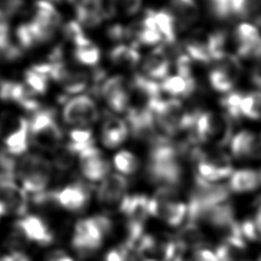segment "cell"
Masks as SVG:
<instances>
[{
    "mask_svg": "<svg viewBox=\"0 0 261 261\" xmlns=\"http://www.w3.org/2000/svg\"><path fill=\"white\" fill-rule=\"evenodd\" d=\"M118 210L126 218V226L144 227L150 215V198L142 194L125 196Z\"/></svg>",
    "mask_w": 261,
    "mask_h": 261,
    "instance_id": "603a6c76",
    "label": "cell"
},
{
    "mask_svg": "<svg viewBox=\"0 0 261 261\" xmlns=\"http://www.w3.org/2000/svg\"><path fill=\"white\" fill-rule=\"evenodd\" d=\"M100 94L107 106L115 112H124L129 107V87L121 75L106 80L100 87Z\"/></svg>",
    "mask_w": 261,
    "mask_h": 261,
    "instance_id": "d6986e66",
    "label": "cell"
},
{
    "mask_svg": "<svg viewBox=\"0 0 261 261\" xmlns=\"http://www.w3.org/2000/svg\"><path fill=\"white\" fill-rule=\"evenodd\" d=\"M170 12L179 29H188L199 20L200 9L195 0H171Z\"/></svg>",
    "mask_w": 261,
    "mask_h": 261,
    "instance_id": "484cf974",
    "label": "cell"
},
{
    "mask_svg": "<svg viewBox=\"0 0 261 261\" xmlns=\"http://www.w3.org/2000/svg\"><path fill=\"white\" fill-rule=\"evenodd\" d=\"M67 1L70 2L71 4H73L74 7H77V6H83V5H87V4H91V3L100 2L102 0H67Z\"/></svg>",
    "mask_w": 261,
    "mask_h": 261,
    "instance_id": "db71d44e",
    "label": "cell"
},
{
    "mask_svg": "<svg viewBox=\"0 0 261 261\" xmlns=\"http://www.w3.org/2000/svg\"><path fill=\"white\" fill-rule=\"evenodd\" d=\"M28 23L36 44H43L54 38L61 24V15L52 2L39 0L35 3L33 18Z\"/></svg>",
    "mask_w": 261,
    "mask_h": 261,
    "instance_id": "30bf717a",
    "label": "cell"
},
{
    "mask_svg": "<svg viewBox=\"0 0 261 261\" xmlns=\"http://www.w3.org/2000/svg\"><path fill=\"white\" fill-rule=\"evenodd\" d=\"M261 186V171L251 168H243L232 172L228 188L234 193H248Z\"/></svg>",
    "mask_w": 261,
    "mask_h": 261,
    "instance_id": "f1b7e54d",
    "label": "cell"
},
{
    "mask_svg": "<svg viewBox=\"0 0 261 261\" xmlns=\"http://www.w3.org/2000/svg\"><path fill=\"white\" fill-rule=\"evenodd\" d=\"M77 22L83 27L94 28L99 25L106 16L102 1L75 7Z\"/></svg>",
    "mask_w": 261,
    "mask_h": 261,
    "instance_id": "1f68e13d",
    "label": "cell"
},
{
    "mask_svg": "<svg viewBox=\"0 0 261 261\" xmlns=\"http://www.w3.org/2000/svg\"><path fill=\"white\" fill-rule=\"evenodd\" d=\"M48 81L49 77L47 75L33 68L28 69L24 73V85L35 94H45L48 89Z\"/></svg>",
    "mask_w": 261,
    "mask_h": 261,
    "instance_id": "ab89813d",
    "label": "cell"
},
{
    "mask_svg": "<svg viewBox=\"0 0 261 261\" xmlns=\"http://www.w3.org/2000/svg\"><path fill=\"white\" fill-rule=\"evenodd\" d=\"M93 133L89 128L77 127L70 130L68 136V142L65 147L70 150L74 155L80 154L84 150L94 146Z\"/></svg>",
    "mask_w": 261,
    "mask_h": 261,
    "instance_id": "e575fe53",
    "label": "cell"
},
{
    "mask_svg": "<svg viewBox=\"0 0 261 261\" xmlns=\"http://www.w3.org/2000/svg\"><path fill=\"white\" fill-rule=\"evenodd\" d=\"M63 135L51 109L35 112L30 121V141L41 151L57 152L61 148Z\"/></svg>",
    "mask_w": 261,
    "mask_h": 261,
    "instance_id": "5b68a950",
    "label": "cell"
},
{
    "mask_svg": "<svg viewBox=\"0 0 261 261\" xmlns=\"http://www.w3.org/2000/svg\"><path fill=\"white\" fill-rule=\"evenodd\" d=\"M108 36L113 41H122L130 37V29H126L121 24H113L108 30Z\"/></svg>",
    "mask_w": 261,
    "mask_h": 261,
    "instance_id": "816d5d0a",
    "label": "cell"
},
{
    "mask_svg": "<svg viewBox=\"0 0 261 261\" xmlns=\"http://www.w3.org/2000/svg\"><path fill=\"white\" fill-rule=\"evenodd\" d=\"M128 188L127 179L119 173H109L97 189L98 202L107 209L119 208Z\"/></svg>",
    "mask_w": 261,
    "mask_h": 261,
    "instance_id": "2e32d148",
    "label": "cell"
},
{
    "mask_svg": "<svg viewBox=\"0 0 261 261\" xmlns=\"http://www.w3.org/2000/svg\"><path fill=\"white\" fill-rule=\"evenodd\" d=\"M191 261H219L215 252L205 247L199 248L192 253Z\"/></svg>",
    "mask_w": 261,
    "mask_h": 261,
    "instance_id": "f907efd6",
    "label": "cell"
},
{
    "mask_svg": "<svg viewBox=\"0 0 261 261\" xmlns=\"http://www.w3.org/2000/svg\"><path fill=\"white\" fill-rule=\"evenodd\" d=\"M16 37H17V41H18L20 48L30 49V48L34 47L35 45H37L34 35L32 33L31 28L28 22L22 23L18 27V29L16 31Z\"/></svg>",
    "mask_w": 261,
    "mask_h": 261,
    "instance_id": "f6af8a7d",
    "label": "cell"
},
{
    "mask_svg": "<svg viewBox=\"0 0 261 261\" xmlns=\"http://www.w3.org/2000/svg\"><path fill=\"white\" fill-rule=\"evenodd\" d=\"M256 261H261V255H260V256L257 258V260H256Z\"/></svg>",
    "mask_w": 261,
    "mask_h": 261,
    "instance_id": "9f6ffc18",
    "label": "cell"
},
{
    "mask_svg": "<svg viewBox=\"0 0 261 261\" xmlns=\"http://www.w3.org/2000/svg\"><path fill=\"white\" fill-rule=\"evenodd\" d=\"M13 261H30V260L24 255L19 254V253H15Z\"/></svg>",
    "mask_w": 261,
    "mask_h": 261,
    "instance_id": "11a10c76",
    "label": "cell"
},
{
    "mask_svg": "<svg viewBox=\"0 0 261 261\" xmlns=\"http://www.w3.org/2000/svg\"><path fill=\"white\" fill-rule=\"evenodd\" d=\"M106 236L95 215L81 219L75 223L71 245L80 254H91L100 249Z\"/></svg>",
    "mask_w": 261,
    "mask_h": 261,
    "instance_id": "7c38bea8",
    "label": "cell"
},
{
    "mask_svg": "<svg viewBox=\"0 0 261 261\" xmlns=\"http://www.w3.org/2000/svg\"><path fill=\"white\" fill-rule=\"evenodd\" d=\"M186 153L182 144H174L170 138L163 137L151 145L146 166V174L150 181L161 187H176L180 184L184 168L180 163Z\"/></svg>",
    "mask_w": 261,
    "mask_h": 261,
    "instance_id": "6da1fadb",
    "label": "cell"
},
{
    "mask_svg": "<svg viewBox=\"0 0 261 261\" xmlns=\"http://www.w3.org/2000/svg\"><path fill=\"white\" fill-rule=\"evenodd\" d=\"M129 133L127 123L110 113H106L100 129V139L103 146L114 149L120 146L127 138Z\"/></svg>",
    "mask_w": 261,
    "mask_h": 261,
    "instance_id": "d4e9b609",
    "label": "cell"
},
{
    "mask_svg": "<svg viewBox=\"0 0 261 261\" xmlns=\"http://www.w3.org/2000/svg\"><path fill=\"white\" fill-rule=\"evenodd\" d=\"M15 176L27 193L46 191L52 177V163L40 154L23 155L15 166Z\"/></svg>",
    "mask_w": 261,
    "mask_h": 261,
    "instance_id": "277c9868",
    "label": "cell"
},
{
    "mask_svg": "<svg viewBox=\"0 0 261 261\" xmlns=\"http://www.w3.org/2000/svg\"><path fill=\"white\" fill-rule=\"evenodd\" d=\"M150 215L170 226H178L188 216V205L178 199L174 187H160L150 198Z\"/></svg>",
    "mask_w": 261,
    "mask_h": 261,
    "instance_id": "ba28073f",
    "label": "cell"
},
{
    "mask_svg": "<svg viewBox=\"0 0 261 261\" xmlns=\"http://www.w3.org/2000/svg\"><path fill=\"white\" fill-rule=\"evenodd\" d=\"M0 204L4 207L6 214L25 215L28 211V195L14 178H0Z\"/></svg>",
    "mask_w": 261,
    "mask_h": 261,
    "instance_id": "ac0fdd59",
    "label": "cell"
},
{
    "mask_svg": "<svg viewBox=\"0 0 261 261\" xmlns=\"http://www.w3.org/2000/svg\"><path fill=\"white\" fill-rule=\"evenodd\" d=\"M73 56L76 59V61L81 64L95 66L100 60L101 53L99 48L90 40L84 45L74 47Z\"/></svg>",
    "mask_w": 261,
    "mask_h": 261,
    "instance_id": "74e56055",
    "label": "cell"
},
{
    "mask_svg": "<svg viewBox=\"0 0 261 261\" xmlns=\"http://www.w3.org/2000/svg\"><path fill=\"white\" fill-rule=\"evenodd\" d=\"M23 6V0H0V12L5 19L15 15Z\"/></svg>",
    "mask_w": 261,
    "mask_h": 261,
    "instance_id": "c3c4849f",
    "label": "cell"
},
{
    "mask_svg": "<svg viewBox=\"0 0 261 261\" xmlns=\"http://www.w3.org/2000/svg\"><path fill=\"white\" fill-rule=\"evenodd\" d=\"M110 61L119 67L134 68L141 60L139 51L134 46L117 45L109 52Z\"/></svg>",
    "mask_w": 261,
    "mask_h": 261,
    "instance_id": "d6a6232c",
    "label": "cell"
},
{
    "mask_svg": "<svg viewBox=\"0 0 261 261\" xmlns=\"http://www.w3.org/2000/svg\"><path fill=\"white\" fill-rule=\"evenodd\" d=\"M243 94L239 92H230L220 100V105L225 110V113L231 118L238 120L241 115L240 111V103Z\"/></svg>",
    "mask_w": 261,
    "mask_h": 261,
    "instance_id": "7bdbcfd3",
    "label": "cell"
},
{
    "mask_svg": "<svg viewBox=\"0 0 261 261\" xmlns=\"http://www.w3.org/2000/svg\"><path fill=\"white\" fill-rule=\"evenodd\" d=\"M238 55L242 58H261V33L258 27L243 22L236 30Z\"/></svg>",
    "mask_w": 261,
    "mask_h": 261,
    "instance_id": "44dd1931",
    "label": "cell"
},
{
    "mask_svg": "<svg viewBox=\"0 0 261 261\" xmlns=\"http://www.w3.org/2000/svg\"><path fill=\"white\" fill-rule=\"evenodd\" d=\"M0 141L13 156L25 153L30 141V121L11 112L0 115Z\"/></svg>",
    "mask_w": 261,
    "mask_h": 261,
    "instance_id": "9c48e42d",
    "label": "cell"
},
{
    "mask_svg": "<svg viewBox=\"0 0 261 261\" xmlns=\"http://www.w3.org/2000/svg\"><path fill=\"white\" fill-rule=\"evenodd\" d=\"M156 124L162 135L174 137L184 130H192L199 111H187L177 99H158L151 105Z\"/></svg>",
    "mask_w": 261,
    "mask_h": 261,
    "instance_id": "7a4b0ae2",
    "label": "cell"
},
{
    "mask_svg": "<svg viewBox=\"0 0 261 261\" xmlns=\"http://www.w3.org/2000/svg\"><path fill=\"white\" fill-rule=\"evenodd\" d=\"M186 50H187L188 56L192 60H195L201 63H209L210 61H212L207 49L206 42H202L198 40L189 41L186 44Z\"/></svg>",
    "mask_w": 261,
    "mask_h": 261,
    "instance_id": "b9f144b4",
    "label": "cell"
},
{
    "mask_svg": "<svg viewBox=\"0 0 261 261\" xmlns=\"http://www.w3.org/2000/svg\"><path fill=\"white\" fill-rule=\"evenodd\" d=\"M230 190L228 186L210 182L195 175L194 187L188 205V218L196 221L199 214L209 207L227 202Z\"/></svg>",
    "mask_w": 261,
    "mask_h": 261,
    "instance_id": "52a82bcc",
    "label": "cell"
},
{
    "mask_svg": "<svg viewBox=\"0 0 261 261\" xmlns=\"http://www.w3.org/2000/svg\"><path fill=\"white\" fill-rule=\"evenodd\" d=\"M14 227L16 233L27 242L47 246L54 240L48 224L37 215L21 216L15 221Z\"/></svg>",
    "mask_w": 261,
    "mask_h": 261,
    "instance_id": "e0dca14e",
    "label": "cell"
},
{
    "mask_svg": "<svg viewBox=\"0 0 261 261\" xmlns=\"http://www.w3.org/2000/svg\"><path fill=\"white\" fill-rule=\"evenodd\" d=\"M170 62L165 50L162 47L155 48L144 58L142 69L144 73L153 79H163L167 75Z\"/></svg>",
    "mask_w": 261,
    "mask_h": 261,
    "instance_id": "4316f807",
    "label": "cell"
},
{
    "mask_svg": "<svg viewBox=\"0 0 261 261\" xmlns=\"http://www.w3.org/2000/svg\"><path fill=\"white\" fill-rule=\"evenodd\" d=\"M174 240L177 246V252L185 253L187 251L194 252L195 250L202 248L205 242V237L198 223L189 220L188 223L179 229Z\"/></svg>",
    "mask_w": 261,
    "mask_h": 261,
    "instance_id": "83f0119b",
    "label": "cell"
},
{
    "mask_svg": "<svg viewBox=\"0 0 261 261\" xmlns=\"http://www.w3.org/2000/svg\"><path fill=\"white\" fill-rule=\"evenodd\" d=\"M226 35L223 32H215L208 36L206 40L207 49L211 60L218 61L226 56Z\"/></svg>",
    "mask_w": 261,
    "mask_h": 261,
    "instance_id": "f35d334b",
    "label": "cell"
},
{
    "mask_svg": "<svg viewBox=\"0 0 261 261\" xmlns=\"http://www.w3.org/2000/svg\"><path fill=\"white\" fill-rule=\"evenodd\" d=\"M154 19L159 33L168 44L175 43L176 40V22L170 11L153 10Z\"/></svg>",
    "mask_w": 261,
    "mask_h": 261,
    "instance_id": "836d02e7",
    "label": "cell"
},
{
    "mask_svg": "<svg viewBox=\"0 0 261 261\" xmlns=\"http://www.w3.org/2000/svg\"><path fill=\"white\" fill-rule=\"evenodd\" d=\"M246 247H241L227 242L221 244L214 251L219 261H243L244 251Z\"/></svg>",
    "mask_w": 261,
    "mask_h": 261,
    "instance_id": "60d3db41",
    "label": "cell"
},
{
    "mask_svg": "<svg viewBox=\"0 0 261 261\" xmlns=\"http://www.w3.org/2000/svg\"><path fill=\"white\" fill-rule=\"evenodd\" d=\"M191 132L196 143L220 148L232 138V119L226 113L199 111Z\"/></svg>",
    "mask_w": 261,
    "mask_h": 261,
    "instance_id": "3957f363",
    "label": "cell"
},
{
    "mask_svg": "<svg viewBox=\"0 0 261 261\" xmlns=\"http://www.w3.org/2000/svg\"><path fill=\"white\" fill-rule=\"evenodd\" d=\"M35 198L38 203L52 202L68 211L79 212L87 207L91 194L85 184L77 181L53 192L45 191L35 195Z\"/></svg>",
    "mask_w": 261,
    "mask_h": 261,
    "instance_id": "8fae6325",
    "label": "cell"
},
{
    "mask_svg": "<svg viewBox=\"0 0 261 261\" xmlns=\"http://www.w3.org/2000/svg\"><path fill=\"white\" fill-rule=\"evenodd\" d=\"M74 156L75 155L64 146L56 152V155L54 158V164L58 169L66 170L71 167L74 160Z\"/></svg>",
    "mask_w": 261,
    "mask_h": 261,
    "instance_id": "bcb514c9",
    "label": "cell"
},
{
    "mask_svg": "<svg viewBox=\"0 0 261 261\" xmlns=\"http://www.w3.org/2000/svg\"><path fill=\"white\" fill-rule=\"evenodd\" d=\"M196 81L194 77L186 79L180 75H172L165 79L160 88L165 93L173 97H189L196 90Z\"/></svg>",
    "mask_w": 261,
    "mask_h": 261,
    "instance_id": "4dcf8cb0",
    "label": "cell"
},
{
    "mask_svg": "<svg viewBox=\"0 0 261 261\" xmlns=\"http://www.w3.org/2000/svg\"><path fill=\"white\" fill-rule=\"evenodd\" d=\"M132 36H135L137 41L136 43L147 46L158 44L161 41L162 36L157 29L152 9L146 12L144 18L141 21L140 28L134 32Z\"/></svg>",
    "mask_w": 261,
    "mask_h": 261,
    "instance_id": "f546056e",
    "label": "cell"
},
{
    "mask_svg": "<svg viewBox=\"0 0 261 261\" xmlns=\"http://www.w3.org/2000/svg\"><path fill=\"white\" fill-rule=\"evenodd\" d=\"M105 261H133L132 250L122 244L111 249L105 255Z\"/></svg>",
    "mask_w": 261,
    "mask_h": 261,
    "instance_id": "7dc6e473",
    "label": "cell"
},
{
    "mask_svg": "<svg viewBox=\"0 0 261 261\" xmlns=\"http://www.w3.org/2000/svg\"><path fill=\"white\" fill-rule=\"evenodd\" d=\"M216 62L217 64L209 73L210 85L217 92L228 93L233 89L241 75L240 59L234 55L227 54Z\"/></svg>",
    "mask_w": 261,
    "mask_h": 261,
    "instance_id": "9a60e30c",
    "label": "cell"
},
{
    "mask_svg": "<svg viewBox=\"0 0 261 261\" xmlns=\"http://www.w3.org/2000/svg\"><path fill=\"white\" fill-rule=\"evenodd\" d=\"M113 165L121 174H133L138 171L140 160L130 151L121 150L114 155Z\"/></svg>",
    "mask_w": 261,
    "mask_h": 261,
    "instance_id": "8d00e7d4",
    "label": "cell"
},
{
    "mask_svg": "<svg viewBox=\"0 0 261 261\" xmlns=\"http://www.w3.org/2000/svg\"><path fill=\"white\" fill-rule=\"evenodd\" d=\"M241 115L253 119L261 120V91H254L243 94L240 103Z\"/></svg>",
    "mask_w": 261,
    "mask_h": 261,
    "instance_id": "d590c367",
    "label": "cell"
},
{
    "mask_svg": "<svg viewBox=\"0 0 261 261\" xmlns=\"http://www.w3.org/2000/svg\"><path fill=\"white\" fill-rule=\"evenodd\" d=\"M82 174L90 181L102 180L109 174L110 163L100 149L92 146L79 154Z\"/></svg>",
    "mask_w": 261,
    "mask_h": 261,
    "instance_id": "ffe728a7",
    "label": "cell"
},
{
    "mask_svg": "<svg viewBox=\"0 0 261 261\" xmlns=\"http://www.w3.org/2000/svg\"><path fill=\"white\" fill-rule=\"evenodd\" d=\"M110 10L113 14L134 15L142 5V0H109Z\"/></svg>",
    "mask_w": 261,
    "mask_h": 261,
    "instance_id": "ee69618b",
    "label": "cell"
},
{
    "mask_svg": "<svg viewBox=\"0 0 261 261\" xmlns=\"http://www.w3.org/2000/svg\"><path fill=\"white\" fill-rule=\"evenodd\" d=\"M203 221L216 230H219L222 236L227 232L238 221L234 219V211L232 206L227 203H221L202 211L196 221Z\"/></svg>",
    "mask_w": 261,
    "mask_h": 261,
    "instance_id": "cb8c5ba5",
    "label": "cell"
},
{
    "mask_svg": "<svg viewBox=\"0 0 261 261\" xmlns=\"http://www.w3.org/2000/svg\"><path fill=\"white\" fill-rule=\"evenodd\" d=\"M230 151L237 159H261V132L241 130L230 140Z\"/></svg>",
    "mask_w": 261,
    "mask_h": 261,
    "instance_id": "7402d4cb",
    "label": "cell"
},
{
    "mask_svg": "<svg viewBox=\"0 0 261 261\" xmlns=\"http://www.w3.org/2000/svg\"><path fill=\"white\" fill-rule=\"evenodd\" d=\"M141 261H172L177 254L174 239L144 234L135 249Z\"/></svg>",
    "mask_w": 261,
    "mask_h": 261,
    "instance_id": "4fadbf2b",
    "label": "cell"
},
{
    "mask_svg": "<svg viewBox=\"0 0 261 261\" xmlns=\"http://www.w3.org/2000/svg\"><path fill=\"white\" fill-rule=\"evenodd\" d=\"M188 155L196 163V175L204 180L217 182L233 172L231 159L224 152H208L197 145H193Z\"/></svg>",
    "mask_w": 261,
    "mask_h": 261,
    "instance_id": "8992f818",
    "label": "cell"
},
{
    "mask_svg": "<svg viewBox=\"0 0 261 261\" xmlns=\"http://www.w3.org/2000/svg\"><path fill=\"white\" fill-rule=\"evenodd\" d=\"M175 66H176L177 75H180L186 79L193 77V75H192V59L188 55H185V54L179 55L176 59Z\"/></svg>",
    "mask_w": 261,
    "mask_h": 261,
    "instance_id": "681fc988",
    "label": "cell"
},
{
    "mask_svg": "<svg viewBox=\"0 0 261 261\" xmlns=\"http://www.w3.org/2000/svg\"><path fill=\"white\" fill-rule=\"evenodd\" d=\"M62 118L66 124L85 127L97 121L99 110L92 98L80 95L65 103L62 109Z\"/></svg>",
    "mask_w": 261,
    "mask_h": 261,
    "instance_id": "5bb4252c",
    "label": "cell"
},
{
    "mask_svg": "<svg viewBox=\"0 0 261 261\" xmlns=\"http://www.w3.org/2000/svg\"><path fill=\"white\" fill-rule=\"evenodd\" d=\"M46 261H74V260L63 251H55V252H52L46 258Z\"/></svg>",
    "mask_w": 261,
    "mask_h": 261,
    "instance_id": "f5cc1de1",
    "label": "cell"
}]
</instances>
